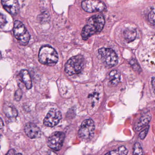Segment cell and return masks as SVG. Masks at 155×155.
I'll return each instance as SVG.
<instances>
[{
    "label": "cell",
    "mask_w": 155,
    "mask_h": 155,
    "mask_svg": "<svg viewBox=\"0 0 155 155\" xmlns=\"http://www.w3.org/2000/svg\"><path fill=\"white\" fill-rule=\"evenodd\" d=\"M105 20L101 15H96L91 16L81 32L83 40H87L93 35L100 32L104 28Z\"/></svg>",
    "instance_id": "6da1fadb"
},
{
    "label": "cell",
    "mask_w": 155,
    "mask_h": 155,
    "mask_svg": "<svg viewBox=\"0 0 155 155\" xmlns=\"http://www.w3.org/2000/svg\"><path fill=\"white\" fill-rule=\"evenodd\" d=\"M3 112L9 118H15L18 116V111L12 103H6L3 106Z\"/></svg>",
    "instance_id": "4fadbf2b"
},
{
    "label": "cell",
    "mask_w": 155,
    "mask_h": 155,
    "mask_svg": "<svg viewBox=\"0 0 155 155\" xmlns=\"http://www.w3.org/2000/svg\"><path fill=\"white\" fill-rule=\"evenodd\" d=\"M6 155H15V151L14 149H12L8 151Z\"/></svg>",
    "instance_id": "d4e9b609"
},
{
    "label": "cell",
    "mask_w": 155,
    "mask_h": 155,
    "mask_svg": "<svg viewBox=\"0 0 155 155\" xmlns=\"http://www.w3.org/2000/svg\"><path fill=\"white\" fill-rule=\"evenodd\" d=\"M84 59L81 55L70 58L65 65V72L69 76L79 73L84 68Z\"/></svg>",
    "instance_id": "3957f363"
},
{
    "label": "cell",
    "mask_w": 155,
    "mask_h": 155,
    "mask_svg": "<svg viewBox=\"0 0 155 155\" xmlns=\"http://www.w3.org/2000/svg\"><path fill=\"white\" fill-rule=\"evenodd\" d=\"M151 119L152 116L150 113L147 112L143 114L136 124L135 130L137 131H139L145 126H147Z\"/></svg>",
    "instance_id": "7c38bea8"
},
{
    "label": "cell",
    "mask_w": 155,
    "mask_h": 155,
    "mask_svg": "<svg viewBox=\"0 0 155 155\" xmlns=\"http://www.w3.org/2000/svg\"><path fill=\"white\" fill-rule=\"evenodd\" d=\"M95 125L91 119H86L81 124L78 132L79 138L83 140H88L93 137L94 133Z\"/></svg>",
    "instance_id": "8992f818"
},
{
    "label": "cell",
    "mask_w": 155,
    "mask_h": 155,
    "mask_svg": "<svg viewBox=\"0 0 155 155\" xmlns=\"http://www.w3.org/2000/svg\"><path fill=\"white\" fill-rule=\"evenodd\" d=\"M7 23L5 15L0 13V28L3 27Z\"/></svg>",
    "instance_id": "7402d4cb"
},
{
    "label": "cell",
    "mask_w": 155,
    "mask_h": 155,
    "mask_svg": "<svg viewBox=\"0 0 155 155\" xmlns=\"http://www.w3.org/2000/svg\"><path fill=\"white\" fill-rule=\"evenodd\" d=\"M128 151L124 146L118 147L116 150L108 152L105 155H127Z\"/></svg>",
    "instance_id": "e0dca14e"
},
{
    "label": "cell",
    "mask_w": 155,
    "mask_h": 155,
    "mask_svg": "<svg viewBox=\"0 0 155 155\" xmlns=\"http://www.w3.org/2000/svg\"><path fill=\"white\" fill-rule=\"evenodd\" d=\"M47 155H57L56 154V153H54V152H52V151H50V152L48 153V154Z\"/></svg>",
    "instance_id": "4316f807"
},
{
    "label": "cell",
    "mask_w": 155,
    "mask_h": 155,
    "mask_svg": "<svg viewBox=\"0 0 155 155\" xmlns=\"http://www.w3.org/2000/svg\"><path fill=\"white\" fill-rule=\"evenodd\" d=\"M65 135L62 132L53 133L48 139V146L54 151L61 150L64 141Z\"/></svg>",
    "instance_id": "ba28073f"
},
{
    "label": "cell",
    "mask_w": 155,
    "mask_h": 155,
    "mask_svg": "<svg viewBox=\"0 0 155 155\" xmlns=\"http://www.w3.org/2000/svg\"><path fill=\"white\" fill-rule=\"evenodd\" d=\"M38 58L39 62L42 64L53 66L58 62L59 56L54 48L50 45H46L40 49Z\"/></svg>",
    "instance_id": "7a4b0ae2"
},
{
    "label": "cell",
    "mask_w": 155,
    "mask_h": 155,
    "mask_svg": "<svg viewBox=\"0 0 155 155\" xmlns=\"http://www.w3.org/2000/svg\"><path fill=\"white\" fill-rule=\"evenodd\" d=\"M2 58V54H1V52H0V60Z\"/></svg>",
    "instance_id": "83f0119b"
},
{
    "label": "cell",
    "mask_w": 155,
    "mask_h": 155,
    "mask_svg": "<svg viewBox=\"0 0 155 155\" xmlns=\"http://www.w3.org/2000/svg\"><path fill=\"white\" fill-rule=\"evenodd\" d=\"M149 126L147 125L146 126L144 130H143L139 135V137L141 140H143L145 139L146 136L147 135L148 133V131H149Z\"/></svg>",
    "instance_id": "ffe728a7"
},
{
    "label": "cell",
    "mask_w": 155,
    "mask_h": 155,
    "mask_svg": "<svg viewBox=\"0 0 155 155\" xmlns=\"http://www.w3.org/2000/svg\"><path fill=\"white\" fill-rule=\"evenodd\" d=\"M109 80L112 84L116 86L119 83L121 79V75L117 70H114L109 73Z\"/></svg>",
    "instance_id": "9a60e30c"
},
{
    "label": "cell",
    "mask_w": 155,
    "mask_h": 155,
    "mask_svg": "<svg viewBox=\"0 0 155 155\" xmlns=\"http://www.w3.org/2000/svg\"><path fill=\"white\" fill-rule=\"evenodd\" d=\"M133 155H144L142 146L138 142L136 143L134 145Z\"/></svg>",
    "instance_id": "ac0fdd59"
},
{
    "label": "cell",
    "mask_w": 155,
    "mask_h": 155,
    "mask_svg": "<svg viewBox=\"0 0 155 155\" xmlns=\"http://www.w3.org/2000/svg\"><path fill=\"white\" fill-rule=\"evenodd\" d=\"M4 126V124L3 122L2 118H0V129L3 128Z\"/></svg>",
    "instance_id": "484cf974"
},
{
    "label": "cell",
    "mask_w": 155,
    "mask_h": 155,
    "mask_svg": "<svg viewBox=\"0 0 155 155\" xmlns=\"http://www.w3.org/2000/svg\"><path fill=\"white\" fill-rule=\"evenodd\" d=\"M152 85L153 86V90L155 94V77H153L152 79Z\"/></svg>",
    "instance_id": "cb8c5ba5"
},
{
    "label": "cell",
    "mask_w": 155,
    "mask_h": 155,
    "mask_svg": "<svg viewBox=\"0 0 155 155\" xmlns=\"http://www.w3.org/2000/svg\"><path fill=\"white\" fill-rule=\"evenodd\" d=\"M124 35L125 39L127 42H133L136 38V31L134 29H126L124 31Z\"/></svg>",
    "instance_id": "2e32d148"
},
{
    "label": "cell",
    "mask_w": 155,
    "mask_h": 155,
    "mask_svg": "<svg viewBox=\"0 0 155 155\" xmlns=\"http://www.w3.org/2000/svg\"><path fill=\"white\" fill-rule=\"evenodd\" d=\"M61 118V112L55 108H53L45 116L44 120V124L48 127H53L59 123Z\"/></svg>",
    "instance_id": "9c48e42d"
},
{
    "label": "cell",
    "mask_w": 155,
    "mask_h": 155,
    "mask_svg": "<svg viewBox=\"0 0 155 155\" xmlns=\"http://www.w3.org/2000/svg\"><path fill=\"white\" fill-rule=\"evenodd\" d=\"M149 22L155 27V12L153 11H151L148 14Z\"/></svg>",
    "instance_id": "44dd1931"
},
{
    "label": "cell",
    "mask_w": 155,
    "mask_h": 155,
    "mask_svg": "<svg viewBox=\"0 0 155 155\" xmlns=\"http://www.w3.org/2000/svg\"><path fill=\"white\" fill-rule=\"evenodd\" d=\"M22 96V92L21 89L17 90L15 94L14 99L16 101H19Z\"/></svg>",
    "instance_id": "603a6c76"
},
{
    "label": "cell",
    "mask_w": 155,
    "mask_h": 155,
    "mask_svg": "<svg viewBox=\"0 0 155 155\" xmlns=\"http://www.w3.org/2000/svg\"><path fill=\"white\" fill-rule=\"evenodd\" d=\"M98 53L103 62L108 67H114L118 63L117 55L111 48L102 47L98 50Z\"/></svg>",
    "instance_id": "5b68a950"
},
{
    "label": "cell",
    "mask_w": 155,
    "mask_h": 155,
    "mask_svg": "<svg viewBox=\"0 0 155 155\" xmlns=\"http://www.w3.org/2000/svg\"><path fill=\"white\" fill-rule=\"evenodd\" d=\"M25 132L31 139L39 138L41 136V131L38 126L32 123H28L25 126Z\"/></svg>",
    "instance_id": "30bf717a"
},
{
    "label": "cell",
    "mask_w": 155,
    "mask_h": 155,
    "mask_svg": "<svg viewBox=\"0 0 155 155\" xmlns=\"http://www.w3.org/2000/svg\"><path fill=\"white\" fill-rule=\"evenodd\" d=\"M22 82L24 84L27 89H30L32 86L31 78L28 71L26 70H22L19 74Z\"/></svg>",
    "instance_id": "5bb4252c"
},
{
    "label": "cell",
    "mask_w": 155,
    "mask_h": 155,
    "mask_svg": "<svg viewBox=\"0 0 155 155\" xmlns=\"http://www.w3.org/2000/svg\"><path fill=\"white\" fill-rule=\"evenodd\" d=\"M2 4L5 10L12 15H16L19 11V4L16 0L2 1Z\"/></svg>",
    "instance_id": "8fae6325"
},
{
    "label": "cell",
    "mask_w": 155,
    "mask_h": 155,
    "mask_svg": "<svg viewBox=\"0 0 155 155\" xmlns=\"http://www.w3.org/2000/svg\"><path fill=\"white\" fill-rule=\"evenodd\" d=\"M130 64L134 70L136 72H141V68L135 59H132L130 61Z\"/></svg>",
    "instance_id": "d6986e66"
},
{
    "label": "cell",
    "mask_w": 155,
    "mask_h": 155,
    "mask_svg": "<svg viewBox=\"0 0 155 155\" xmlns=\"http://www.w3.org/2000/svg\"><path fill=\"white\" fill-rule=\"evenodd\" d=\"M14 35L20 44L25 45L28 43L31 38L30 34L21 21L16 20L14 24Z\"/></svg>",
    "instance_id": "277c9868"
},
{
    "label": "cell",
    "mask_w": 155,
    "mask_h": 155,
    "mask_svg": "<svg viewBox=\"0 0 155 155\" xmlns=\"http://www.w3.org/2000/svg\"><path fill=\"white\" fill-rule=\"evenodd\" d=\"M81 5L83 10L87 12H101L106 9V6L104 3L97 0L83 1Z\"/></svg>",
    "instance_id": "52a82bcc"
}]
</instances>
